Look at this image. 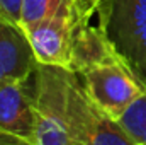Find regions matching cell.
<instances>
[{
	"instance_id": "6da1fadb",
	"label": "cell",
	"mask_w": 146,
	"mask_h": 145,
	"mask_svg": "<svg viewBox=\"0 0 146 145\" xmlns=\"http://www.w3.org/2000/svg\"><path fill=\"white\" fill-rule=\"evenodd\" d=\"M68 79L66 68L37 63L33 145H76L68 121Z\"/></svg>"
},
{
	"instance_id": "7a4b0ae2",
	"label": "cell",
	"mask_w": 146,
	"mask_h": 145,
	"mask_svg": "<svg viewBox=\"0 0 146 145\" xmlns=\"http://www.w3.org/2000/svg\"><path fill=\"white\" fill-rule=\"evenodd\" d=\"M68 121L76 145H136L122 125L97 108L87 96L78 73L70 70Z\"/></svg>"
},
{
	"instance_id": "3957f363",
	"label": "cell",
	"mask_w": 146,
	"mask_h": 145,
	"mask_svg": "<svg viewBox=\"0 0 146 145\" xmlns=\"http://www.w3.org/2000/svg\"><path fill=\"white\" fill-rule=\"evenodd\" d=\"M106 31L122 63L146 87V0H112Z\"/></svg>"
},
{
	"instance_id": "277c9868",
	"label": "cell",
	"mask_w": 146,
	"mask_h": 145,
	"mask_svg": "<svg viewBox=\"0 0 146 145\" xmlns=\"http://www.w3.org/2000/svg\"><path fill=\"white\" fill-rule=\"evenodd\" d=\"M90 101L107 116L119 119L127 108L146 94V87L122 62H112L78 72Z\"/></svg>"
},
{
	"instance_id": "5b68a950",
	"label": "cell",
	"mask_w": 146,
	"mask_h": 145,
	"mask_svg": "<svg viewBox=\"0 0 146 145\" xmlns=\"http://www.w3.org/2000/svg\"><path fill=\"white\" fill-rule=\"evenodd\" d=\"M37 68V67H36ZM36 128V70L0 85V130L33 142Z\"/></svg>"
},
{
	"instance_id": "8992f818",
	"label": "cell",
	"mask_w": 146,
	"mask_h": 145,
	"mask_svg": "<svg viewBox=\"0 0 146 145\" xmlns=\"http://www.w3.org/2000/svg\"><path fill=\"white\" fill-rule=\"evenodd\" d=\"M29 38L37 63L70 70L75 22L61 17H48L21 24Z\"/></svg>"
},
{
	"instance_id": "52a82bcc",
	"label": "cell",
	"mask_w": 146,
	"mask_h": 145,
	"mask_svg": "<svg viewBox=\"0 0 146 145\" xmlns=\"http://www.w3.org/2000/svg\"><path fill=\"white\" fill-rule=\"evenodd\" d=\"M36 67V55L22 26L0 17V85L27 79Z\"/></svg>"
},
{
	"instance_id": "ba28073f",
	"label": "cell",
	"mask_w": 146,
	"mask_h": 145,
	"mask_svg": "<svg viewBox=\"0 0 146 145\" xmlns=\"http://www.w3.org/2000/svg\"><path fill=\"white\" fill-rule=\"evenodd\" d=\"M112 62H122V60L119 58L112 41L107 36V31L100 24L92 26L90 21L75 22L70 70L78 73L90 67Z\"/></svg>"
},
{
	"instance_id": "9c48e42d",
	"label": "cell",
	"mask_w": 146,
	"mask_h": 145,
	"mask_svg": "<svg viewBox=\"0 0 146 145\" xmlns=\"http://www.w3.org/2000/svg\"><path fill=\"white\" fill-rule=\"evenodd\" d=\"M48 17L70 19L73 22L90 21L80 5V0H22L19 24H29Z\"/></svg>"
},
{
	"instance_id": "30bf717a",
	"label": "cell",
	"mask_w": 146,
	"mask_h": 145,
	"mask_svg": "<svg viewBox=\"0 0 146 145\" xmlns=\"http://www.w3.org/2000/svg\"><path fill=\"white\" fill-rule=\"evenodd\" d=\"M117 121L136 145H146V94L136 99Z\"/></svg>"
},
{
	"instance_id": "8fae6325",
	"label": "cell",
	"mask_w": 146,
	"mask_h": 145,
	"mask_svg": "<svg viewBox=\"0 0 146 145\" xmlns=\"http://www.w3.org/2000/svg\"><path fill=\"white\" fill-rule=\"evenodd\" d=\"M80 5H82L83 14L88 19H92V15L95 14L99 17V24L106 29L109 15H110L112 0H80Z\"/></svg>"
},
{
	"instance_id": "7c38bea8",
	"label": "cell",
	"mask_w": 146,
	"mask_h": 145,
	"mask_svg": "<svg viewBox=\"0 0 146 145\" xmlns=\"http://www.w3.org/2000/svg\"><path fill=\"white\" fill-rule=\"evenodd\" d=\"M21 12H22V0H0V17L21 22Z\"/></svg>"
},
{
	"instance_id": "4fadbf2b",
	"label": "cell",
	"mask_w": 146,
	"mask_h": 145,
	"mask_svg": "<svg viewBox=\"0 0 146 145\" xmlns=\"http://www.w3.org/2000/svg\"><path fill=\"white\" fill-rule=\"evenodd\" d=\"M0 145H33L31 140H26L22 137H17L14 133L0 130Z\"/></svg>"
}]
</instances>
